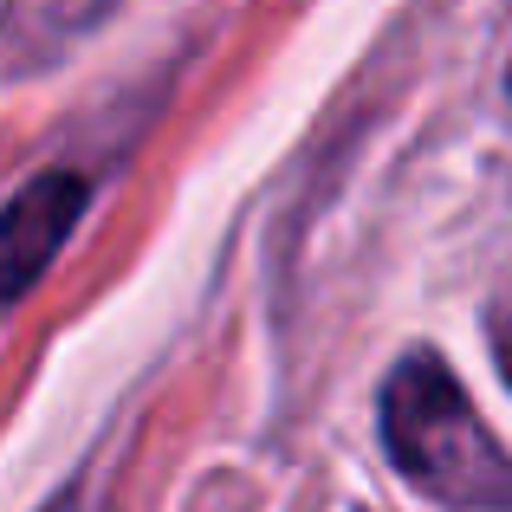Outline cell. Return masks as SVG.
Listing matches in <instances>:
<instances>
[{
	"label": "cell",
	"instance_id": "cell-5",
	"mask_svg": "<svg viewBox=\"0 0 512 512\" xmlns=\"http://www.w3.org/2000/svg\"><path fill=\"white\" fill-rule=\"evenodd\" d=\"M506 85H512V72H506Z\"/></svg>",
	"mask_w": 512,
	"mask_h": 512
},
{
	"label": "cell",
	"instance_id": "cell-4",
	"mask_svg": "<svg viewBox=\"0 0 512 512\" xmlns=\"http://www.w3.org/2000/svg\"><path fill=\"white\" fill-rule=\"evenodd\" d=\"M52 512H104V506H98V500H85V493H72V500H59Z\"/></svg>",
	"mask_w": 512,
	"mask_h": 512
},
{
	"label": "cell",
	"instance_id": "cell-3",
	"mask_svg": "<svg viewBox=\"0 0 512 512\" xmlns=\"http://www.w3.org/2000/svg\"><path fill=\"white\" fill-rule=\"evenodd\" d=\"M493 344H500V370H506V383H512V299H506L500 325H493Z\"/></svg>",
	"mask_w": 512,
	"mask_h": 512
},
{
	"label": "cell",
	"instance_id": "cell-1",
	"mask_svg": "<svg viewBox=\"0 0 512 512\" xmlns=\"http://www.w3.org/2000/svg\"><path fill=\"white\" fill-rule=\"evenodd\" d=\"M383 441L389 461L448 506L512 512V454L487 435L467 389L435 357H409L383 389Z\"/></svg>",
	"mask_w": 512,
	"mask_h": 512
},
{
	"label": "cell",
	"instance_id": "cell-2",
	"mask_svg": "<svg viewBox=\"0 0 512 512\" xmlns=\"http://www.w3.org/2000/svg\"><path fill=\"white\" fill-rule=\"evenodd\" d=\"M78 214H85V182L72 169H52L13 195V208L0 214V305H13L46 273L65 234L78 227Z\"/></svg>",
	"mask_w": 512,
	"mask_h": 512
}]
</instances>
